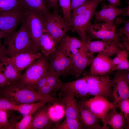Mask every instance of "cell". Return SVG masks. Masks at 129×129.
Instances as JSON below:
<instances>
[{
  "label": "cell",
  "instance_id": "1",
  "mask_svg": "<svg viewBox=\"0 0 129 129\" xmlns=\"http://www.w3.org/2000/svg\"><path fill=\"white\" fill-rule=\"evenodd\" d=\"M0 97L16 105L42 101L47 103L57 102L45 97L32 87L21 85L17 82L0 87Z\"/></svg>",
  "mask_w": 129,
  "mask_h": 129
},
{
  "label": "cell",
  "instance_id": "2",
  "mask_svg": "<svg viewBox=\"0 0 129 129\" xmlns=\"http://www.w3.org/2000/svg\"><path fill=\"white\" fill-rule=\"evenodd\" d=\"M21 26L17 31H15L4 39L7 45V56L11 57L23 52L38 51L35 47L26 26L22 21Z\"/></svg>",
  "mask_w": 129,
  "mask_h": 129
},
{
  "label": "cell",
  "instance_id": "3",
  "mask_svg": "<svg viewBox=\"0 0 129 129\" xmlns=\"http://www.w3.org/2000/svg\"><path fill=\"white\" fill-rule=\"evenodd\" d=\"M45 30L55 41L57 46L67 32L71 29V27L57 12L49 11L41 16Z\"/></svg>",
  "mask_w": 129,
  "mask_h": 129
},
{
  "label": "cell",
  "instance_id": "4",
  "mask_svg": "<svg viewBox=\"0 0 129 129\" xmlns=\"http://www.w3.org/2000/svg\"><path fill=\"white\" fill-rule=\"evenodd\" d=\"M48 56L42 54L26 69L21 79L17 82L20 84L33 88L38 81L48 72Z\"/></svg>",
  "mask_w": 129,
  "mask_h": 129
},
{
  "label": "cell",
  "instance_id": "5",
  "mask_svg": "<svg viewBox=\"0 0 129 129\" xmlns=\"http://www.w3.org/2000/svg\"><path fill=\"white\" fill-rule=\"evenodd\" d=\"M110 74L104 75H88L83 77L87 82L90 95L99 96L113 100Z\"/></svg>",
  "mask_w": 129,
  "mask_h": 129
},
{
  "label": "cell",
  "instance_id": "6",
  "mask_svg": "<svg viewBox=\"0 0 129 129\" xmlns=\"http://www.w3.org/2000/svg\"><path fill=\"white\" fill-rule=\"evenodd\" d=\"M87 9L82 13L72 17L69 23L71 29L76 32L81 40L88 41L86 32L91 24V21L94 15L97 6L100 2L104 0H90Z\"/></svg>",
  "mask_w": 129,
  "mask_h": 129
},
{
  "label": "cell",
  "instance_id": "7",
  "mask_svg": "<svg viewBox=\"0 0 129 129\" xmlns=\"http://www.w3.org/2000/svg\"><path fill=\"white\" fill-rule=\"evenodd\" d=\"M116 25L104 23L91 24L86 30L89 35L88 41L91 39H100L101 40L114 42L124 48L121 40L116 32Z\"/></svg>",
  "mask_w": 129,
  "mask_h": 129
},
{
  "label": "cell",
  "instance_id": "8",
  "mask_svg": "<svg viewBox=\"0 0 129 129\" xmlns=\"http://www.w3.org/2000/svg\"><path fill=\"white\" fill-rule=\"evenodd\" d=\"M113 73V103L115 105L119 100L129 98V70H118Z\"/></svg>",
  "mask_w": 129,
  "mask_h": 129
},
{
  "label": "cell",
  "instance_id": "9",
  "mask_svg": "<svg viewBox=\"0 0 129 129\" xmlns=\"http://www.w3.org/2000/svg\"><path fill=\"white\" fill-rule=\"evenodd\" d=\"M81 101L102 120L104 129H109V127L106 124L105 118L109 111L115 107L113 103L110 102L107 98L99 96H95L93 98L83 100Z\"/></svg>",
  "mask_w": 129,
  "mask_h": 129
},
{
  "label": "cell",
  "instance_id": "10",
  "mask_svg": "<svg viewBox=\"0 0 129 129\" xmlns=\"http://www.w3.org/2000/svg\"><path fill=\"white\" fill-rule=\"evenodd\" d=\"M48 72L66 76L70 73L73 64L72 59L64 54L57 47L55 51L48 56Z\"/></svg>",
  "mask_w": 129,
  "mask_h": 129
},
{
  "label": "cell",
  "instance_id": "11",
  "mask_svg": "<svg viewBox=\"0 0 129 129\" xmlns=\"http://www.w3.org/2000/svg\"><path fill=\"white\" fill-rule=\"evenodd\" d=\"M22 21L26 26L35 47L37 50L40 51L39 40L45 29L41 16L34 11L27 9Z\"/></svg>",
  "mask_w": 129,
  "mask_h": 129
},
{
  "label": "cell",
  "instance_id": "12",
  "mask_svg": "<svg viewBox=\"0 0 129 129\" xmlns=\"http://www.w3.org/2000/svg\"><path fill=\"white\" fill-rule=\"evenodd\" d=\"M27 8L18 9L0 12V30L10 35L15 31L24 19Z\"/></svg>",
  "mask_w": 129,
  "mask_h": 129
},
{
  "label": "cell",
  "instance_id": "13",
  "mask_svg": "<svg viewBox=\"0 0 129 129\" xmlns=\"http://www.w3.org/2000/svg\"><path fill=\"white\" fill-rule=\"evenodd\" d=\"M94 54L88 50L84 42L83 45L72 58L73 64L70 74L76 78H79L85 69L91 65Z\"/></svg>",
  "mask_w": 129,
  "mask_h": 129
},
{
  "label": "cell",
  "instance_id": "14",
  "mask_svg": "<svg viewBox=\"0 0 129 129\" xmlns=\"http://www.w3.org/2000/svg\"><path fill=\"white\" fill-rule=\"evenodd\" d=\"M110 56L101 52L93 58L89 71L84 74L88 75H104L113 73L114 65Z\"/></svg>",
  "mask_w": 129,
  "mask_h": 129
},
{
  "label": "cell",
  "instance_id": "15",
  "mask_svg": "<svg viewBox=\"0 0 129 129\" xmlns=\"http://www.w3.org/2000/svg\"><path fill=\"white\" fill-rule=\"evenodd\" d=\"M59 90L64 95L72 94L83 100L86 99L90 95L87 84L83 77L72 81L62 82Z\"/></svg>",
  "mask_w": 129,
  "mask_h": 129
},
{
  "label": "cell",
  "instance_id": "16",
  "mask_svg": "<svg viewBox=\"0 0 129 129\" xmlns=\"http://www.w3.org/2000/svg\"><path fill=\"white\" fill-rule=\"evenodd\" d=\"M88 50L94 53L101 52L110 56L117 54L121 50L125 49L120 45L107 41H89L84 42Z\"/></svg>",
  "mask_w": 129,
  "mask_h": 129
},
{
  "label": "cell",
  "instance_id": "17",
  "mask_svg": "<svg viewBox=\"0 0 129 129\" xmlns=\"http://www.w3.org/2000/svg\"><path fill=\"white\" fill-rule=\"evenodd\" d=\"M42 55L39 51H30L21 53L10 57L7 56V58L21 72L28 67Z\"/></svg>",
  "mask_w": 129,
  "mask_h": 129
},
{
  "label": "cell",
  "instance_id": "18",
  "mask_svg": "<svg viewBox=\"0 0 129 129\" xmlns=\"http://www.w3.org/2000/svg\"><path fill=\"white\" fill-rule=\"evenodd\" d=\"M79 120L84 129H104L99 119L85 105L80 102L78 104Z\"/></svg>",
  "mask_w": 129,
  "mask_h": 129
},
{
  "label": "cell",
  "instance_id": "19",
  "mask_svg": "<svg viewBox=\"0 0 129 129\" xmlns=\"http://www.w3.org/2000/svg\"><path fill=\"white\" fill-rule=\"evenodd\" d=\"M127 8H119L110 4L107 5L104 3L101 9L98 11H95L94 15L97 22L114 24L115 19L120 14H123Z\"/></svg>",
  "mask_w": 129,
  "mask_h": 129
},
{
  "label": "cell",
  "instance_id": "20",
  "mask_svg": "<svg viewBox=\"0 0 129 129\" xmlns=\"http://www.w3.org/2000/svg\"><path fill=\"white\" fill-rule=\"evenodd\" d=\"M83 44V42L75 37H70L66 35L57 47L64 54L72 59Z\"/></svg>",
  "mask_w": 129,
  "mask_h": 129
},
{
  "label": "cell",
  "instance_id": "21",
  "mask_svg": "<svg viewBox=\"0 0 129 129\" xmlns=\"http://www.w3.org/2000/svg\"><path fill=\"white\" fill-rule=\"evenodd\" d=\"M106 124L113 129H129V124L124 117L123 113L117 112L116 107L111 109L105 118Z\"/></svg>",
  "mask_w": 129,
  "mask_h": 129
},
{
  "label": "cell",
  "instance_id": "22",
  "mask_svg": "<svg viewBox=\"0 0 129 129\" xmlns=\"http://www.w3.org/2000/svg\"><path fill=\"white\" fill-rule=\"evenodd\" d=\"M75 97L71 94L64 95L63 98L60 100L61 104L64 108L66 118L80 121L78 103Z\"/></svg>",
  "mask_w": 129,
  "mask_h": 129
},
{
  "label": "cell",
  "instance_id": "23",
  "mask_svg": "<svg viewBox=\"0 0 129 129\" xmlns=\"http://www.w3.org/2000/svg\"><path fill=\"white\" fill-rule=\"evenodd\" d=\"M0 71L7 79L10 84L19 81L22 75L21 72L9 60L7 56L4 57L0 63Z\"/></svg>",
  "mask_w": 129,
  "mask_h": 129
},
{
  "label": "cell",
  "instance_id": "24",
  "mask_svg": "<svg viewBox=\"0 0 129 129\" xmlns=\"http://www.w3.org/2000/svg\"><path fill=\"white\" fill-rule=\"evenodd\" d=\"M57 45L53 37L45 29L39 40V50L41 53L48 56L56 50Z\"/></svg>",
  "mask_w": 129,
  "mask_h": 129
},
{
  "label": "cell",
  "instance_id": "25",
  "mask_svg": "<svg viewBox=\"0 0 129 129\" xmlns=\"http://www.w3.org/2000/svg\"><path fill=\"white\" fill-rule=\"evenodd\" d=\"M48 109L41 110L32 117V129H42L50 124L52 121L49 117Z\"/></svg>",
  "mask_w": 129,
  "mask_h": 129
},
{
  "label": "cell",
  "instance_id": "26",
  "mask_svg": "<svg viewBox=\"0 0 129 129\" xmlns=\"http://www.w3.org/2000/svg\"><path fill=\"white\" fill-rule=\"evenodd\" d=\"M25 7L41 16L49 12L46 0H22Z\"/></svg>",
  "mask_w": 129,
  "mask_h": 129
},
{
  "label": "cell",
  "instance_id": "27",
  "mask_svg": "<svg viewBox=\"0 0 129 129\" xmlns=\"http://www.w3.org/2000/svg\"><path fill=\"white\" fill-rule=\"evenodd\" d=\"M47 103L46 101H42L30 103L17 105L16 111L20 113L23 116L32 115Z\"/></svg>",
  "mask_w": 129,
  "mask_h": 129
},
{
  "label": "cell",
  "instance_id": "28",
  "mask_svg": "<svg viewBox=\"0 0 129 129\" xmlns=\"http://www.w3.org/2000/svg\"><path fill=\"white\" fill-rule=\"evenodd\" d=\"M49 118L54 122H57L61 119L65 115V111L63 106L61 104H55L48 109Z\"/></svg>",
  "mask_w": 129,
  "mask_h": 129
},
{
  "label": "cell",
  "instance_id": "29",
  "mask_svg": "<svg viewBox=\"0 0 129 129\" xmlns=\"http://www.w3.org/2000/svg\"><path fill=\"white\" fill-rule=\"evenodd\" d=\"M24 8L22 0H0V12Z\"/></svg>",
  "mask_w": 129,
  "mask_h": 129
},
{
  "label": "cell",
  "instance_id": "30",
  "mask_svg": "<svg viewBox=\"0 0 129 129\" xmlns=\"http://www.w3.org/2000/svg\"><path fill=\"white\" fill-rule=\"evenodd\" d=\"M54 129H84L79 120L75 119L66 118L60 124L53 128Z\"/></svg>",
  "mask_w": 129,
  "mask_h": 129
},
{
  "label": "cell",
  "instance_id": "31",
  "mask_svg": "<svg viewBox=\"0 0 129 129\" xmlns=\"http://www.w3.org/2000/svg\"><path fill=\"white\" fill-rule=\"evenodd\" d=\"M59 2L62 12L63 18L69 25L72 16L71 0H59Z\"/></svg>",
  "mask_w": 129,
  "mask_h": 129
},
{
  "label": "cell",
  "instance_id": "32",
  "mask_svg": "<svg viewBox=\"0 0 129 129\" xmlns=\"http://www.w3.org/2000/svg\"><path fill=\"white\" fill-rule=\"evenodd\" d=\"M60 75L53 72H48L47 76V82L51 87L52 91L59 90L62 82L59 78Z\"/></svg>",
  "mask_w": 129,
  "mask_h": 129
},
{
  "label": "cell",
  "instance_id": "33",
  "mask_svg": "<svg viewBox=\"0 0 129 129\" xmlns=\"http://www.w3.org/2000/svg\"><path fill=\"white\" fill-rule=\"evenodd\" d=\"M115 106L121 110L120 112L123 113L124 117L129 124V98L119 100Z\"/></svg>",
  "mask_w": 129,
  "mask_h": 129
},
{
  "label": "cell",
  "instance_id": "34",
  "mask_svg": "<svg viewBox=\"0 0 129 129\" xmlns=\"http://www.w3.org/2000/svg\"><path fill=\"white\" fill-rule=\"evenodd\" d=\"M32 115L29 114L23 116L22 119L17 122L15 125L16 129H32Z\"/></svg>",
  "mask_w": 129,
  "mask_h": 129
},
{
  "label": "cell",
  "instance_id": "35",
  "mask_svg": "<svg viewBox=\"0 0 129 129\" xmlns=\"http://www.w3.org/2000/svg\"><path fill=\"white\" fill-rule=\"evenodd\" d=\"M16 105L14 104L7 99L0 97V109L16 111Z\"/></svg>",
  "mask_w": 129,
  "mask_h": 129
},
{
  "label": "cell",
  "instance_id": "36",
  "mask_svg": "<svg viewBox=\"0 0 129 129\" xmlns=\"http://www.w3.org/2000/svg\"><path fill=\"white\" fill-rule=\"evenodd\" d=\"M128 54L129 52L127 53L124 55L119 64L114 68L113 70V72L114 71L118 70H129V62L128 59Z\"/></svg>",
  "mask_w": 129,
  "mask_h": 129
},
{
  "label": "cell",
  "instance_id": "37",
  "mask_svg": "<svg viewBox=\"0 0 129 129\" xmlns=\"http://www.w3.org/2000/svg\"><path fill=\"white\" fill-rule=\"evenodd\" d=\"M7 111L0 109V126L2 129H8L9 123L7 118Z\"/></svg>",
  "mask_w": 129,
  "mask_h": 129
},
{
  "label": "cell",
  "instance_id": "38",
  "mask_svg": "<svg viewBox=\"0 0 129 129\" xmlns=\"http://www.w3.org/2000/svg\"><path fill=\"white\" fill-rule=\"evenodd\" d=\"M124 27L119 30H116L118 31L116 33L119 37L121 38L124 34L127 39L129 40V20L124 22Z\"/></svg>",
  "mask_w": 129,
  "mask_h": 129
},
{
  "label": "cell",
  "instance_id": "39",
  "mask_svg": "<svg viewBox=\"0 0 129 129\" xmlns=\"http://www.w3.org/2000/svg\"><path fill=\"white\" fill-rule=\"evenodd\" d=\"M52 91V89L50 86L48 85L47 82L45 84L38 92L42 96L48 98L59 101V100L54 98L50 95V93Z\"/></svg>",
  "mask_w": 129,
  "mask_h": 129
},
{
  "label": "cell",
  "instance_id": "40",
  "mask_svg": "<svg viewBox=\"0 0 129 129\" xmlns=\"http://www.w3.org/2000/svg\"><path fill=\"white\" fill-rule=\"evenodd\" d=\"M90 0H87L73 11L72 18L80 14L85 11L89 6Z\"/></svg>",
  "mask_w": 129,
  "mask_h": 129
},
{
  "label": "cell",
  "instance_id": "41",
  "mask_svg": "<svg viewBox=\"0 0 129 129\" xmlns=\"http://www.w3.org/2000/svg\"><path fill=\"white\" fill-rule=\"evenodd\" d=\"M47 75L39 80L33 87V88L36 91L38 92L46 83Z\"/></svg>",
  "mask_w": 129,
  "mask_h": 129
},
{
  "label": "cell",
  "instance_id": "42",
  "mask_svg": "<svg viewBox=\"0 0 129 129\" xmlns=\"http://www.w3.org/2000/svg\"><path fill=\"white\" fill-rule=\"evenodd\" d=\"M48 8H51L54 10L58 9L59 0H46Z\"/></svg>",
  "mask_w": 129,
  "mask_h": 129
},
{
  "label": "cell",
  "instance_id": "43",
  "mask_svg": "<svg viewBox=\"0 0 129 129\" xmlns=\"http://www.w3.org/2000/svg\"><path fill=\"white\" fill-rule=\"evenodd\" d=\"M87 1V0H71L72 10L73 11Z\"/></svg>",
  "mask_w": 129,
  "mask_h": 129
},
{
  "label": "cell",
  "instance_id": "44",
  "mask_svg": "<svg viewBox=\"0 0 129 129\" xmlns=\"http://www.w3.org/2000/svg\"><path fill=\"white\" fill-rule=\"evenodd\" d=\"M10 84V83L4 75L0 71V87Z\"/></svg>",
  "mask_w": 129,
  "mask_h": 129
},
{
  "label": "cell",
  "instance_id": "45",
  "mask_svg": "<svg viewBox=\"0 0 129 129\" xmlns=\"http://www.w3.org/2000/svg\"><path fill=\"white\" fill-rule=\"evenodd\" d=\"M7 56L5 46L2 44L0 45V63L4 57Z\"/></svg>",
  "mask_w": 129,
  "mask_h": 129
},
{
  "label": "cell",
  "instance_id": "46",
  "mask_svg": "<svg viewBox=\"0 0 129 129\" xmlns=\"http://www.w3.org/2000/svg\"><path fill=\"white\" fill-rule=\"evenodd\" d=\"M105 0L108 1L109 4L117 7L119 5L121 0Z\"/></svg>",
  "mask_w": 129,
  "mask_h": 129
},
{
  "label": "cell",
  "instance_id": "47",
  "mask_svg": "<svg viewBox=\"0 0 129 129\" xmlns=\"http://www.w3.org/2000/svg\"><path fill=\"white\" fill-rule=\"evenodd\" d=\"M8 35L0 30V45L2 44L1 43V39L3 38H4V39H5L8 36Z\"/></svg>",
  "mask_w": 129,
  "mask_h": 129
},
{
  "label": "cell",
  "instance_id": "48",
  "mask_svg": "<svg viewBox=\"0 0 129 129\" xmlns=\"http://www.w3.org/2000/svg\"><path fill=\"white\" fill-rule=\"evenodd\" d=\"M0 129H2L1 127L0 126Z\"/></svg>",
  "mask_w": 129,
  "mask_h": 129
}]
</instances>
